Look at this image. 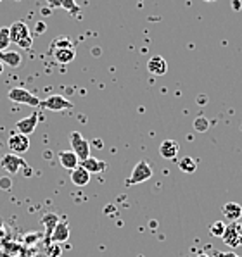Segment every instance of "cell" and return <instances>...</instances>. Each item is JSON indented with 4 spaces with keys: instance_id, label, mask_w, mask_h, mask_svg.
<instances>
[{
    "instance_id": "obj_1",
    "label": "cell",
    "mask_w": 242,
    "mask_h": 257,
    "mask_svg": "<svg viewBox=\"0 0 242 257\" xmlns=\"http://www.w3.org/2000/svg\"><path fill=\"white\" fill-rule=\"evenodd\" d=\"M9 37H11V43L18 45L19 49L30 50L31 45H33V37H31L30 26L25 21H14L9 26Z\"/></svg>"
},
{
    "instance_id": "obj_2",
    "label": "cell",
    "mask_w": 242,
    "mask_h": 257,
    "mask_svg": "<svg viewBox=\"0 0 242 257\" xmlns=\"http://www.w3.org/2000/svg\"><path fill=\"white\" fill-rule=\"evenodd\" d=\"M150 178H152V168H150V164L147 163V161H138V163L135 164L130 178H126L125 185L126 187H132V185H138V183H144V181H149Z\"/></svg>"
},
{
    "instance_id": "obj_3",
    "label": "cell",
    "mask_w": 242,
    "mask_h": 257,
    "mask_svg": "<svg viewBox=\"0 0 242 257\" xmlns=\"http://www.w3.org/2000/svg\"><path fill=\"white\" fill-rule=\"evenodd\" d=\"M9 100L16 102V104H25V105H31V107H40V98L37 95H33L30 90L21 88V86H16V88L9 90Z\"/></svg>"
},
{
    "instance_id": "obj_4",
    "label": "cell",
    "mask_w": 242,
    "mask_h": 257,
    "mask_svg": "<svg viewBox=\"0 0 242 257\" xmlns=\"http://www.w3.org/2000/svg\"><path fill=\"white\" fill-rule=\"evenodd\" d=\"M69 144L71 150L74 152V156L82 161H85L87 157H90V142L85 140L80 132H71L69 133Z\"/></svg>"
},
{
    "instance_id": "obj_5",
    "label": "cell",
    "mask_w": 242,
    "mask_h": 257,
    "mask_svg": "<svg viewBox=\"0 0 242 257\" xmlns=\"http://www.w3.org/2000/svg\"><path fill=\"white\" fill-rule=\"evenodd\" d=\"M40 107L47 109V110H52V112H59V110L73 109L74 104L71 100H67L64 95L54 93V95H50V97H47L45 100H40Z\"/></svg>"
},
{
    "instance_id": "obj_6",
    "label": "cell",
    "mask_w": 242,
    "mask_h": 257,
    "mask_svg": "<svg viewBox=\"0 0 242 257\" xmlns=\"http://www.w3.org/2000/svg\"><path fill=\"white\" fill-rule=\"evenodd\" d=\"M7 145H9L11 154H16V156H21L30 150V137L21 135V133H13L7 140Z\"/></svg>"
},
{
    "instance_id": "obj_7",
    "label": "cell",
    "mask_w": 242,
    "mask_h": 257,
    "mask_svg": "<svg viewBox=\"0 0 242 257\" xmlns=\"http://www.w3.org/2000/svg\"><path fill=\"white\" fill-rule=\"evenodd\" d=\"M38 121H40V114H38L37 110H33V112H31L30 116L23 117V119H19L18 122H16V128H18V133L30 137L31 133H33L35 130H37Z\"/></svg>"
},
{
    "instance_id": "obj_8",
    "label": "cell",
    "mask_w": 242,
    "mask_h": 257,
    "mask_svg": "<svg viewBox=\"0 0 242 257\" xmlns=\"http://www.w3.org/2000/svg\"><path fill=\"white\" fill-rule=\"evenodd\" d=\"M221 240H223V243L230 248H235V247H239V245H242V236H239V233H237V221L225 226Z\"/></svg>"
},
{
    "instance_id": "obj_9",
    "label": "cell",
    "mask_w": 242,
    "mask_h": 257,
    "mask_svg": "<svg viewBox=\"0 0 242 257\" xmlns=\"http://www.w3.org/2000/svg\"><path fill=\"white\" fill-rule=\"evenodd\" d=\"M25 164L26 163L21 159V156H16V154H11V152L6 154V156L0 159V166H2L7 173H11V175H16Z\"/></svg>"
},
{
    "instance_id": "obj_10",
    "label": "cell",
    "mask_w": 242,
    "mask_h": 257,
    "mask_svg": "<svg viewBox=\"0 0 242 257\" xmlns=\"http://www.w3.org/2000/svg\"><path fill=\"white\" fill-rule=\"evenodd\" d=\"M147 71L150 74H154V76H163V74L168 73V62L161 55H154L147 62Z\"/></svg>"
},
{
    "instance_id": "obj_11",
    "label": "cell",
    "mask_w": 242,
    "mask_h": 257,
    "mask_svg": "<svg viewBox=\"0 0 242 257\" xmlns=\"http://www.w3.org/2000/svg\"><path fill=\"white\" fill-rule=\"evenodd\" d=\"M178 150H180V145H178L177 140H165L159 145V156L166 161H173L177 159Z\"/></svg>"
},
{
    "instance_id": "obj_12",
    "label": "cell",
    "mask_w": 242,
    "mask_h": 257,
    "mask_svg": "<svg viewBox=\"0 0 242 257\" xmlns=\"http://www.w3.org/2000/svg\"><path fill=\"white\" fill-rule=\"evenodd\" d=\"M0 62L4 66H9V68H19L23 62V55L18 52V50H4L0 52Z\"/></svg>"
},
{
    "instance_id": "obj_13",
    "label": "cell",
    "mask_w": 242,
    "mask_h": 257,
    "mask_svg": "<svg viewBox=\"0 0 242 257\" xmlns=\"http://www.w3.org/2000/svg\"><path fill=\"white\" fill-rule=\"evenodd\" d=\"M50 54H52V57L59 62V64H69V62L74 61V57H76V50H74V47H67V49H54V50H50Z\"/></svg>"
},
{
    "instance_id": "obj_14",
    "label": "cell",
    "mask_w": 242,
    "mask_h": 257,
    "mask_svg": "<svg viewBox=\"0 0 242 257\" xmlns=\"http://www.w3.org/2000/svg\"><path fill=\"white\" fill-rule=\"evenodd\" d=\"M90 180H92V175H90L83 166H76V168L71 171V181H73V185H76V187H85V185L90 183Z\"/></svg>"
},
{
    "instance_id": "obj_15",
    "label": "cell",
    "mask_w": 242,
    "mask_h": 257,
    "mask_svg": "<svg viewBox=\"0 0 242 257\" xmlns=\"http://www.w3.org/2000/svg\"><path fill=\"white\" fill-rule=\"evenodd\" d=\"M221 212H223L225 219H228L230 223H235V221H239L240 217H242V207H240V204H237V202L223 204V207H221Z\"/></svg>"
},
{
    "instance_id": "obj_16",
    "label": "cell",
    "mask_w": 242,
    "mask_h": 257,
    "mask_svg": "<svg viewBox=\"0 0 242 257\" xmlns=\"http://www.w3.org/2000/svg\"><path fill=\"white\" fill-rule=\"evenodd\" d=\"M69 238V226L66 221H59L57 226L54 228L52 235H50V242L54 243H64Z\"/></svg>"
},
{
    "instance_id": "obj_17",
    "label": "cell",
    "mask_w": 242,
    "mask_h": 257,
    "mask_svg": "<svg viewBox=\"0 0 242 257\" xmlns=\"http://www.w3.org/2000/svg\"><path fill=\"white\" fill-rule=\"evenodd\" d=\"M57 157H59V163H61L62 168L69 169V171H73L76 166H80V159L74 156L73 150H62V152H59Z\"/></svg>"
},
{
    "instance_id": "obj_18",
    "label": "cell",
    "mask_w": 242,
    "mask_h": 257,
    "mask_svg": "<svg viewBox=\"0 0 242 257\" xmlns=\"http://www.w3.org/2000/svg\"><path fill=\"white\" fill-rule=\"evenodd\" d=\"M80 166H83L90 175H94V173H102V171H106V168H108V164H106L104 161H99L92 156L87 157L85 161H82Z\"/></svg>"
},
{
    "instance_id": "obj_19",
    "label": "cell",
    "mask_w": 242,
    "mask_h": 257,
    "mask_svg": "<svg viewBox=\"0 0 242 257\" xmlns=\"http://www.w3.org/2000/svg\"><path fill=\"white\" fill-rule=\"evenodd\" d=\"M42 223H43V226H45V236H47V242H50V235H52L54 228L57 226V223H59V216L55 214V212H47V214H43V217H42Z\"/></svg>"
},
{
    "instance_id": "obj_20",
    "label": "cell",
    "mask_w": 242,
    "mask_h": 257,
    "mask_svg": "<svg viewBox=\"0 0 242 257\" xmlns=\"http://www.w3.org/2000/svg\"><path fill=\"white\" fill-rule=\"evenodd\" d=\"M197 161L194 159V157H190V156H185V157H182L180 161H178V168H180V171H184V173H194L197 169Z\"/></svg>"
},
{
    "instance_id": "obj_21",
    "label": "cell",
    "mask_w": 242,
    "mask_h": 257,
    "mask_svg": "<svg viewBox=\"0 0 242 257\" xmlns=\"http://www.w3.org/2000/svg\"><path fill=\"white\" fill-rule=\"evenodd\" d=\"M67 47H74L73 42H71L67 37H57V38H54L52 43H50V50H54V49H67Z\"/></svg>"
},
{
    "instance_id": "obj_22",
    "label": "cell",
    "mask_w": 242,
    "mask_h": 257,
    "mask_svg": "<svg viewBox=\"0 0 242 257\" xmlns=\"http://www.w3.org/2000/svg\"><path fill=\"white\" fill-rule=\"evenodd\" d=\"M11 45V37H9V26L0 28V52L7 50Z\"/></svg>"
},
{
    "instance_id": "obj_23",
    "label": "cell",
    "mask_w": 242,
    "mask_h": 257,
    "mask_svg": "<svg viewBox=\"0 0 242 257\" xmlns=\"http://www.w3.org/2000/svg\"><path fill=\"white\" fill-rule=\"evenodd\" d=\"M225 226H227V223H223V221H216V223H213L211 226H209V235L220 236L221 238V235H223V231H225Z\"/></svg>"
},
{
    "instance_id": "obj_24",
    "label": "cell",
    "mask_w": 242,
    "mask_h": 257,
    "mask_svg": "<svg viewBox=\"0 0 242 257\" xmlns=\"http://www.w3.org/2000/svg\"><path fill=\"white\" fill-rule=\"evenodd\" d=\"M194 128H196L197 132H201V133L208 132V128H209V121L206 119L204 116L196 117V121H194Z\"/></svg>"
},
{
    "instance_id": "obj_25",
    "label": "cell",
    "mask_w": 242,
    "mask_h": 257,
    "mask_svg": "<svg viewBox=\"0 0 242 257\" xmlns=\"http://www.w3.org/2000/svg\"><path fill=\"white\" fill-rule=\"evenodd\" d=\"M62 7H64L66 11H69V13H78V11H80V7L76 6V2H74V0H64Z\"/></svg>"
},
{
    "instance_id": "obj_26",
    "label": "cell",
    "mask_w": 242,
    "mask_h": 257,
    "mask_svg": "<svg viewBox=\"0 0 242 257\" xmlns=\"http://www.w3.org/2000/svg\"><path fill=\"white\" fill-rule=\"evenodd\" d=\"M49 257H61V247H59V243H54L49 247Z\"/></svg>"
},
{
    "instance_id": "obj_27",
    "label": "cell",
    "mask_w": 242,
    "mask_h": 257,
    "mask_svg": "<svg viewBox=\"0 0 242 257\" xmlns=\"http://www.w3.org/2000/svg\"><path fill=\"white\" fill-rule=\"evenodd\" d=\"M11 187H13V180H11L9 176H2V178H0V188L9 190Z\"/></svg>"
},
{
    "instance_id": "obj_28",
    "label": "cell",
    "mask_w": 242,
    "mask_h": 257,
    "mask_svg": "<svg viewBox=\"0 0 242 257\" xmlns=\"http://www.w3.org/2000/svg\"><path fill=\"white\" fill-rule=\"evenodd\" d=\"M47 6L52 7V9H55V7H62V4H64V0H45Z\"/></svg>"
},
{
    "instance_id": "obj_29",
    "label": "cell",
    "mask_w": 242,
    "mask_h": 257,
    "mask_svg": "<svg viewBox=\"0 0 242 257\" xmlns=\"http://www.w3.org/2000/svg\"><path fill=\"white\" fill-rule=\"evenodd\" d=\"M215 255L216 257H240V255H237L235 252H216Z\"/></svg>"
},
{
    "instance_id": "obj_30",
    "label": "cell",
    "mask_w": 242,
    "mask_h": 257,
    "mask_svg": "<svg viewBox=\"0 0 242 257\" xmlns=\"http://www.w3.org/2000/svg\"><path fill=\"white\" fill-rule=\"evenodd\" d=\"M37 26H38L37 28V33H43V31H45V25H43V23H38Z\"/></svg>"
},
{
    "instance_id": "obj_31",
    "label": "cell",
    "mask_w": 242,
    "mask_h": 257,
    "mask_svg": "<svg viewBox=\"0 0 242 257\" xmlns=\"http://www.w3.org/2000/svg\"><path fill=\"white\" fill-rule=\"evenodd\" d=\"M237 233H239V236H242V223L237 221Z\"/></svg>"
},
{
    "instance_id": "obj_32",
    "label": "cell",
    "mask_w": 242,
    "mask_h": 257,
    "mask_svg": "<svg viewBox=\"0 0 242 257\" xmlns=\"http://www.w3.org/2000/svg\"><path fill=\"white\" fill-rule=\"evenodd\" d=\"M197 257H209V255H208V254H204V252H201V254L197 255Z\"/></svg>"
},
{
    "instance_id": "obj_33",
    "label": "cell",
    "mask_w": 242,
    "mask_h": 257,
    "mask_svg": "<svg viewBox=\"0 0 242 257\" xmlns=\"http://www.w3.org/2000/svg\"><path fill=\"white\" fill-rule=\"evenodd\" d=\"M2 71H4V64L0 62V74H2Z\"/></svg>"
},
{
    "instance_id": "obj_34",
    "label": "cell",
    "mask_w": 242,
    "mask_h": 257,
    "mask_svg": "<svg viewBox=\"0 0 242 257\" xmlns=\"http://www.w3.org/2000/svg\"><path fill=\"white\" fill-rule=\"evenodd\" d=\"M204 2H216V0H204Z\"/></svg>"
},
{
    "instance_id": "obj_35",
    "label": "cell",
    "mask_w": 242,
    "mask_h": 257,
    "mask_svg": "<svg viewBox=\"0 0 242 257\" xmlns=\"http://www.w3.org/2000/svg\"><path fill=\"white\" fill-rule=\"evenodd\" d=\"M0 2H2V0H0Z\"/></svg>"
},
{
    "instance_id": "obj_36",
    "label": "cell",
    "mask_w": 242,
    "mask_h": 257,
    "mask_svg": "<svg viewBox=\"0 0 242 257\" xmlns=\"http://www.w3.org/2000/svg\"><path fill=\"white\" fill-rule=\"evenodd\" d=\"M18 2H19V0H18Z\"/></svg>"
}]
</instances>
